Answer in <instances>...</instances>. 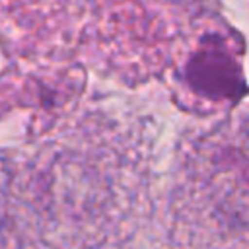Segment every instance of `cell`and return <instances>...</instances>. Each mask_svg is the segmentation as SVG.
<instances>
[{
	"label": "cell",
	"mask_w": 249,
	"mask_h": 249,
	"mask_svg": "<svg viewBox=\"0 0 249 249\" xmlns=\"http://www.w3.org/2000/svg\"><path fill=\"white\" fill-rule=\"evenodd\" d=\"M8 185H10V173H8V167L4 165V161H0V202L4 200V196L8 193Z\"/></svg>",
	"instance_id": "6da1fadb"
}]
</instances>
